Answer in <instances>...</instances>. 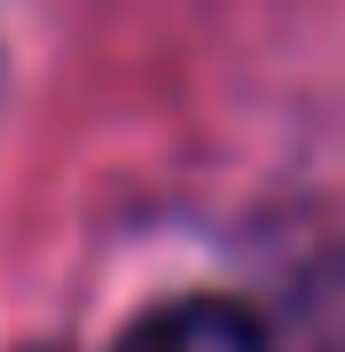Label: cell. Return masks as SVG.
Instances as JSON below:
<instances>
[{"label":"cell","mask_w":345,"mask_h":352,"mask_svg":"<svg viewBox=\"0 0 345 352\" xmlns=\"http://www.w3.org/2000/svg\"><path fill=\"white\" fill-rule=\"evenodd\" d=\"M118 352H282L275 329L236 298H173L157 314H141Z\"/></svg>","instance_id":"cell-1"},{"label":"cell","mask_w":345,"mask_h":352,"mask_svg":"<svg viewBox=\"0 0 345 352\" xmlns=\"http://www.w3.org/2000/svg\"><path fill=\"white\" fill-rule=\"evenodd\" d=\"M282 352H345V251L314 258L291 289V321L275 329Z\"/></svg>","instance_id":"cell-2"}]
</instances>
